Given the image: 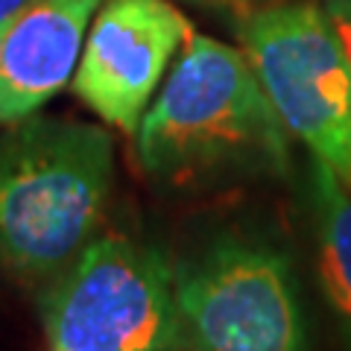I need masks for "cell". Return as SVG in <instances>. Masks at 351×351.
<instances>
[{
    "label": "cell",
    "mask_w": 351,
    "mask_h": 351,
    "mask_svg": "<svg viewBox=\"0 0 351 351\" xmlns=\"http://www.w3.org/2000/svg\"><path fill=\"white\" fill-rule=\"evenodd\" d=\"M141 167L161 182L290 170L287 129L243 50L191 36L135 132Z\"/></svg>",
    "instance_id": "obj_1"
},
{
    "label": "cell",
    "mask_w": 351,
    "mask_h": 351,
    "mask_svg": "<svg viewBox=\"0 0 351 351\" xmlns=\"http://www.w3.org/2000/svg\"><path fill=\"white\" fill-rule=\"evenodd\" d=\"M112 135L59 117H24L0 138V261L21 278H56L103 223Z\"/></svg>",
    "instance_id": "obj_2"
},
{
    "label": "cell",
    "mask_w": 351,
    "mask_h": 351,
    "mask_svg": "<svg viewBox=\"0 0 351 351\" xmlns=\"http://www.w3.org/2000/svg\"><path fill=\"white\" fill-rule=\"evenodd\" d=\"M179 351H311L290 252L219 234L173 267Z\"/></svg>",
    "instance_id": "obj_3"
},
{
    "label": "cell",
    "mask_w": 351,
    "mask_h": 351,
    "mask_svg": "<svg viewBox=\"0 0 351 351\" xmlns=\"http://www.w3.org/2000/svg\"><path fill=\"white\" fill-rule=\"evenodd\" d=\"M50 351H176L173 263L123 234L94 237L41 302Z\"/></svg>",
    "instance_id": "obj_4"
},
{
    "label": "cell",
    "mask_w": 351,
    "mask_h": 351,
    "mask_svg": "<svg viewBox=\"0 0 351 351\" xmlns=\"http://www.w3.org/2000/svg\"><path fill=\"white\" fill-rule=\"evenodd\" d=\"M240 44L287 135L351 191V71L325 9L287 3L252 12Z\"/></svg>",
    "instance_id": "obj_5"
},
{
    "label": "cell",
    "mask_w": 351,
    "mask_h": 351,
    "mask_svg": "<svg viewBox=\"0 0 351 351\" xmlns=\"http://www.w3.org/2000/svg\"><path fill=\"white\" fill-rule=\"evenodd\" d=\"M193 36L167 0H106L85 36L71 88L123 135H135L170 59Z\"/></svg>",
    "instance_id": "obj_6"
},
{
    "label": "cell",
    "mask_w": 351,
    "mask_h": 351,
    "mask_svg": "<svg viewBox=\"0 0 351 351\" xmlns=\"http://www.w3.org/2000/svg\"><path fill=\"white\" fill-rule=\"evenodd\" d=\"M106 0H36L0 47V123H18L73 80L82 44Z\"/></svg>",
    "instance_id": "obj_7"
},
{
    "label": "cell",
    "mask_w": 351,
    "mask_h": 351,
    "mask_svg": "<svg viewBox=\"0 0 351 351\" xmlns=\"http://www.w3.org/2000/svg\"><path fill=\"white\" fill-rule=\"evenodd\" d=\"M311 211L316 234V281L351 351V191L322 161H311Z\"/></svg>",
    "instance_id": "obj_8"
},
{
    "label": "cell",
    "mask_w": 351,
    "mask_h": 351,
    "mask_svg": "<svg viewBox=\"0 0 351 351\" xmlns=\"http://www.w3.org/2000/svg\"><path fill=\"white\" fill-rule=\"evenodd\" d=\"M325 15L337 32V41H339V47H343V56L351 71V0H328Z\"/></svg>",
    "instance_id": "obj_9"
},
{
    "label": "cell",
    "mask_w": 351,
    "mask_h": 351,
    "mask_svg": "<svg viewBox=\"0 0 351 351\" xmlns=\"http://www.w3.org/2000/svg\"><path fill=\"white\" fill-rule=\"evenodd\" d=\"M29 3H36V0H0V24L12 21L18 12H24Z\"/></svg>",
    "instance_id": "obj_10"
},
{
    "label": "cell",
    "mask_w": 351,
    "mask_h": 351,
    "mask_svg": "<svg viewBox=\"0 0 351 351\" xmlns=\"http://www.w3.org/2000/svg\"><path fill=\"white\" fill-rule=\"evenodd\" d=\"M9 24H12V21H6V24H0V47H3V36H6V29H9Z\"/></svg>",
    "instance_id": "obj_11"
},
{
    "label": "cell",
    "mask_w": 351,
    "mask_h": 351,
    "mask_svg": "<svg viewBox=\"0 0 351 351\" xmlns=\"http://www.w3.org/2000/svg\"><path fill=\"white\" fill-rule=\"evenodd\" d=\"M176 351H179V348H176Z\"/></svg>",
    "instance_id": "obj_12"
}]
</instances>
